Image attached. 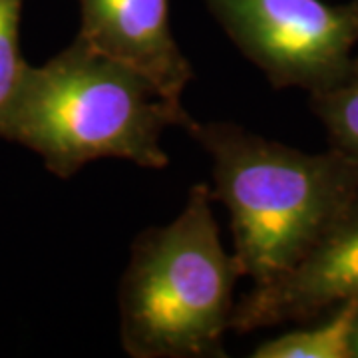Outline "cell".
<instances>
[{"mask_svg": "<svg viewBox=\"0 0 358 358\" xmlns=\"http://www.w3.org/2000/svg\"><path fill=\"white\" fill-rule=\"evenodd\" d=\"M193 117L150 78L78 38L44 66L26 64L0 138L36 152L58 178L103 157L162 169V134Z\"/></svg>", "mask_w": 358, "mask_h": 358, "instance_id": "obj_1", "label": "cell"}, {"mask_svg": "<svg viewBox=\"0 0 358 358\" xmlns=\"http://www.w3.org/2000/svg\"><path fill=\"white\" fill-rule=\"evenodd\" d=\"M211 155L241 277L263 285L301 261L358 197V166L329 150L305 154L229 122L185 129Z\"/></svg>", "mask_w": 358, "mask_h": 358, "instance_id": "obj_2", "label": "cell"}, {"mask_svg": "<svg viewBox=\"0 0 358 358\" xmlns=\"http://www.w3.org/2000/svg\"><path fill=\"white\" fill-rule=\"evenodd\" d=\"M211 189L193 185L183 211L141 231L120 281V338L134 358L225 357L223 336L241 277L211 211Z\"/></svg>", "mask_w": 358, "mask_h": 358, "instance_id": "obj_3", "label": "cell"}, {"mask_svg": "<svg viewBox=\"0 0 358 358\" xmlns=\"http://www.w3.org/2000/svg\"><path fill=\"white\" fill-rule=\"evenodd\" d=\"M233 44L275 88L308 94L348 74L358 46V0H205Z\"/></svg>", "mask_w": 358, "mask_h": 358, "instance_id": "obj_4", "label": "cell"}, {"mask_svg": "<svg viewBox=\"0 0 358 358\" xmlns=\"http://www.w3.org/2000/svg\"><path fill=\"white\" fill-rule=\"evenodd\" d=\"M352 301H358V197L301 261L241 296L229 331L243 334L293 320L305 322Z\"/></svg>", "mask_w": 358, "mask_h": 358, "instance_id": "obj_5", "label": "cell"}, {"mask_svg": "<svg viewBox=\"0 0 358 358\" xmlns=\"http://www.w3.org/2000/svg\"><path fill=\"white\" fill-rule=\"evenodd\" d=\"M80 6L82 38L181 102L193 70L171 34L167 0H80Z\"/></svg>", "mask_w": 358, "mask_h": 358, "instance_id": "obj_6", "label": "cell"}, {"mask_svg": "<svg viewBox=\"0 0 358 358\" xmlns=\"http://www.w3.org/2000/svg\"><path fill=\"white\" fill-rule=\"evenodd\" d=\"M358 301L329 310L315 327L291 331L257 346L253 358H352L350 336Z\"/></svg>", "mask_w": 358, "mask_h": 358, "instance_id": "obj_7", "label": "cell"}, {"mask_svg": "<svg viewBox=\"0 0 358 358\" xmlns=\"http://www.w3.org/2000/svg\"><path fill=\"white\" fill-rule=\"evenodd\" d=\"M310 110L327 129L331 148L358 166V54L338 84L310 94Z\"/></svg>", "mask_w": 358, "mask_h": 358, "instance_id": "obj_8", "label": "cell"}, {"mask_svg": "<svg viewBox=\"0 0 358 358\" xmlns=\"http://www.w3.org/2000/svg\"><path fill=\"white\" fill-rule=\"evenodd\" d=\"M22 2L24 0H0V124L26 68L18 46Z\"/></svg>", "mask_w": 358, "mask_h": 358, "instance_id": "obj_9", "label": "cell"}, {"mask_svg": "<svg viewBox=\"0 0 358 358\" xmlns=\"http://www.w3.org/2000/svg\"><path fill=\"white\" fill-rule=\"evenodd\" d=\"M350 357L358 358V308L357 317H355V324H352V336H350Z\"/></svg>", "mask_w": 358, "mask_h": 358, "instance_id": "obj_10", "label": "cell"}]
</instances>
